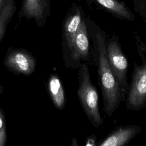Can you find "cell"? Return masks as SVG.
Returning <instances> with one entry per match:
<instances>
[{"mask_svg": "<svg viewBox=\"0 0 146 146\" xmlns=\"http://www.w3.org/2000/svg\"><path fill=\"white\" fill-rule=\"evenodd\" d=\"M90 38L92 40L97 66L99 84L103 100V110L111 117L121 102L119 86L110 68L107 54L105 32L88 17L86 18Z\"/></svg>", "mask_w": 146, "mask_h": 146, "instance_id": "obj_1", "label": "cell"}, {"mask_svg": "<svg viewBox=\"0 0 146 146\" xmlns=\"http://www.w3.org/2000/svg\"><path fill=\"white\" fill-rule=\"evenodd\" d=\"M135 39L141 63H133L131 81L125 101L128 110L137 111L146 107V44L138 35H135Z\"/></svg>", "mask_w": 146, "mask_h": 146, "instance_id": "obj_2", "label": "cell"}, {"mask_svg": "<svg viewBox=\"0 0 146 146\" xmlns=\"http://www.w3.org/2000/svg\"><path fill=\"white\" fill-rule=\"evenodd\" d=\"M78 88L77 95L88 119L94 128L99 127L103 123L99 107V94L92 83L88 65L82 62L78 71Z\"/></svg>", "mask_w": 146, "mask_h": 146, "instance_id": "obj_3", "label": "cell"}, {"mask_svg": "<svg viewBox=\"0 0 146 146\" xmlns=\"http://www.w3.org/2000/svg\"><path fill=\"white\" fill-rule=\"evenodd\" d=\"M106 50L110 68L120 89L121 102H124L129 88L127 80L128 61L116 35H113L107 39Z\"/></svg>", "mask_w": 146, "mask_h": 146, "instance_id": "obj_4", "label": "cell"}, {"mask_svg": "<svg viewBox=\"0 0 146 146\" xmlns=\"http://www.w3.org/2000/svg\"><path fill=\"white\" fill-rule=\"evenodd\" d=\"M90 39L85 18L70 47L62 52L66 67L77 68L82 61L87 60L90 50Z\"/></svg>", "mask_w": 146, "mask_h": 146, "instance_id": "obj_5", "label": "cell"}, {"mask_svg": "<svg viewBox=\"0 0 146 146\" xmlns=\"http://www.w3.org/2000/svg\"><path fill=\"white\" fill-rule=\"evenodd\" d=\"M3 65L9 71L15 75L30 76L35 71L36 59L25 48L9 47L5 56Z\"/></svg>", "mask_w": 146, "mask_h": 146, "instance_id": "obj_6", "label": "cell"}, {"mask_svg": "<svg viewBox=\"0 0 146 146\" xmlns=\"http://www.w3.org/2000/svg\"><path fill=\"white\" fill-rule=\"evenodd\" d=\"M50 5V0H22L18 17L20 19H34L38 27H43L51 14Z\"/></svg>", "mask_w": 146, "mask_h": 146, "instance_id": "obj_7", "label": "cell"}, {"mask_svg": "<svg viewBox=\"0 0 146 146\" xmlns=\"http://www.w3.org/2000/svg\"><path fill=\"white\" fill-rule=\"evenodd\" d=\"M84 19V13L82 7L73 3L62 23V52L70 47Z\"/></svg>", "mask_w": 146, "mask_h": 146, "instance_id": "obj_8", "label": "cell"}, {"mask_svg": "<svg viewBox=\"0 0 146 146\" xmlns=\"http://www.w3.org/2000/svg\"><path fill=\"white\" fill-rule=\"evenodd\" d=\"M141 130L142 127L136 124L119 126L97 146H126Z\"/></svg>", "mask_w": 146, "mask_h": 146, "instance_id": "obj_9", "label": "cell"}, {"mask_svg": "<svg viewBox=\"0 0 146 146\" xmlns=\"http://www.w3.org/2000/svg\"><path fill=\"white\" fill-rule=\"evenodd\" d=\"M47 90L55 107L58 110H64L66 104V94L62 82L58 74H50L47 82Z\"/></svg>", "mask_w": 146, "mask_h": 146, "instance_id": "obj_10", "label": "cell"}, {"mask_svg": "<svg viewBox=\"0 0 146 146\" xmlns=\"http://www.w3.org/2000/svg\"><path fill=\"white\" fill-rule=\"evenodd\" d=\"M113 16L123 20L132 21L135 17L131 10L123 2L117 0H89Z\"/></svg>", "mask_w": 146, "mask_h": 146, "instance_id": "obj_11", "label": "cell"}, {"mask_svg": "<svg viewBox=\"0 0 146 146\" xmlns=\"http://www.w3.org/2000/svg\"><path fill=\"white\" fill-rule=\"evenodd\" d=\"M16 10L14 0H3L0 3V43L5 36L7 26Z\"/></svg>", "mask_w": 146, "mask_h": 146, "instance_id": "obj_12", "label": "cell"}, {"mask_svg": "<svg viewBox=\"0 0 146 146\" xmlns=\"http://www.w3.org/2000/svg\"><path fill=\"white\" fill-rule=\"evenodd\" d=\"M7 140L6 124L5 112L0 107V146H5Z\"/></svg>", "mask_w": 146, "mask_h": 146, "instance_id": "obj_13", "label": "cell"}, {"mask_svg": "<svg viewBox=\"0 0 146 146\" xmlns=\"http://www.w3.org/2000/svg\"><path fill=\"white\" fill-rule=\"evenodd\" d=\"M134 10L146 25V0H132Z\"/></svg>", "mask_w": 146, "mask_h": 146, "instance_id": "obj_14", "label": "cell"}, {"mask_svg": "<svg viewBox=\"0 0 146 146\" xmlns=\"http://www.w3.org/2000/svg\"><path fill=\"white\" fill-rule=\"evenodd\" d=\"M85 146H97V139L94 134H91L86 139Z\"/></svg>", "mask_w": 146, "mask_h": 146, "instance_id": "obj_15", "label": "cell"}, {"mask_svg": "<svg viewBox=\"0 0 146 146\" xmlns=\"http://www.w3.org/2000/svg\"><path fill=\"white\" fill-rule=\"evenodd\" d=\"M70 146H79V144H78V140H77V139H76V137L74 136V137H72L71 143Z\"/></svg>", "mask_w": 146, "mask_h": 146, "instance_id": "obj_16", "label": "cell"}, {"mask_svg": "<svg viewBox=\"0 0 146 146\" xmlns=\"http://www.w3.org/2000/svg\"><path fill=\"white\" fill-rule=\"evenodd\" d=\"M3 90H4V87H3V86L0 85V95L3 92Z\"/></svg>", "mask_w": 146, "mask_h": 146, "instance_id": "obj_17", "label": "cell"}, {"mask_svg": "<svg viewBox=\"0 0 146 146\" xmlns=\"http://www.w3.org/2000/svg\"><path fill=\"white\" fill-rule=\"evenodd\" d=\"M2 1H3V0H0V3H1V2Z\"/></svg>", "mask_w": 146, "mask_h": 146, "instance_id": "obj_18", "label": "cell"}]
</instances>
